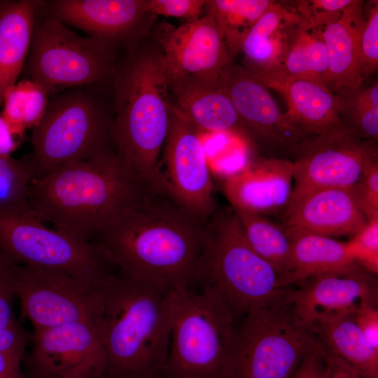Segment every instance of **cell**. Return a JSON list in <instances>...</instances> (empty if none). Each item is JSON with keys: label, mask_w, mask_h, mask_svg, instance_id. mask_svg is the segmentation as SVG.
Masks as SVG:
<instances>
[{"label": "cell", "mask_w": 378, "mask_h": 378, "mask_svg": "<svg viewBox=\"0 0 378 378\" xmlns=\"http://www.w3.org/2000/svg\"><path fill=\"white\" fill-rule=\"evenodd\" d=\"M92 242L120 276L167 292L191 287L206 244V223L169 197L148 194Z\"/></svg>", "instance_id": "cell-1"}, {"label": "cell", "mask_w": 378, "mask_h": 378, "mask_svg": "<svg viewBox=\"0 0 378 378\" xmlns=\"http://www.w3.org/2000/svg\"><path fill=\"white\" fill-rule=\"evenodd\" d=\"M111 83L116 153L148 190L165 194L160 160L173 104L162 51L127 48Z\"/></svg>", "instance_id": "cell-2"}, {"label": "cell", "mask_w": 378, "mask_h": 378, "mask_svg": "<svg viewBox=\"0 0 378 378\" xmlns=\"http://www.w3.org/2000/svg\"><path fill=\"white\" fill-rule=\"evenodd\" d=\"M150 193L115 153L69 162L34 179L28 202L38 219L90 242L120 212Z\"/></svg>", "instance_id": "cell-3"}, {"label": "cell", "mask_w": 378, "mask_h": 378, "mask_svg": "<svg viewBox=\"0 0 378 378\" xmlns=\"http://www.w3.org/2000/svg\"><path fill=\"white\" fill-rule=\"evenodd\" d=\"M169 292L113 275L102 288L93 326L106 358V377L162 375L171 331Z\"/></svg>", "instance_id": "cell-4"}, {"label": "cell", "mask_w": 378, "mask_h": 378, "mask_svg": "<svg viewBox=\"0 0 378 378\" xmlns=\"http://www.w3.org/2000/svg\"><path fill=\"white\" fill-rule=\"evenodd\" d=\"M206 231L196 281L215 287L235 317L287 298L289 279L253 250L232 209L214 214Z\"/></svg>", "instance_id": "cell-5"}, {"label": "cell", "mask_w": 378, "mask_h": 378, "mask_svg": "<svg viewBox=\"0 0 378 378\" xmlns=\"http://www.w3.org/2000/svg\"><path fill=\"white\" fill-rule=\"evenodd\" d=\"M169 346L162 376L220 378L237 326L220 292L204 286L169 291Z\"/></svg>", "instance_id": "cell-6"}, {"label": "cell", "mask_w": 378, "mask_h": 378, "mask_svg": "<svg viewBox=\"0 0 378 378\" xmlns=\"http://www.w3.org/2000/svg\"><path fill=\"white\" fill-rule=\"evenodd\" d=\"M98 86L74 87L50 96L43 117L33 128L29 158L34 179L69 162L116 153L112 149V146L115 148L113 116L98 96Z\"/></svg>", "instance_id": "cell-7"}, {"label": "cell", "mask_w": 378, "mask_h": 378, "mask_svg": "<svg viewBox=\"0 0 378 378\" xmlns=\"http://www.w3.org/2000/svg\"><path fill=\"white\" fill-rule=\"evenodd\" d=\"M318 341L287 297L244 316L220 378H290Z\"/></svg>", "instance_id": "cell-8"}, {"label": "cell", "mask_w": 378, "mask_h": 378, "mask_svg": "<svg viewBox=\"0 0 378 378\" xmlns=\"http://www.w3.org/2000/svg\"><path fill=\"white\" fill-rule=\"evenodd\" d=\"M118 63L115 50L82 36L59 20L36 13L26 79L53 95L67 89L111 83Z\"/></svg>", "instance_id": "cell-9"}, {"label": "cell", "mask_w": 378, "mask_h": 378, "mask_svg": "<svg viewBox=\"0 0 378 378\" xmlns=\"http://www.w3.org/2000/svg\"><path fill=\"white\" fill-rule=\"evenodd\" d=\"M0 251L16 264L59 270L97 287L113 275L96 244L48 228L31 213L0 209Z\"/></svg>", "instance_id": "cell-10"}, {"label": "cell", "mask_w": 378, "mask_h": 378, "mask_svg": "<svg viewBox=\"0 0 378 378\" xmlns=\"http://www.w3.org/2000/svg\"><path fill=\"white\" fill-rule=\"evenodd\" d=\"M12 281L21 319L35 330L73 323L93 326L102 307V288L59 270L13 263Z\"/></svg>", "instance_id": "cell-11"}, {"label": "cell", "mask_w": 378, "mask_h": 378, "mask_svg": "<svg viewBox=\"0 0 378 378\" xmlns=\"http://www.w3.org/2000/svg\"><path fill=\"white\" fill-rule=\"evenodd\" d=\"M163 149L166 195L206 223L215 210L206 151L200 132L174 104Z\"/></svg>", "instance_id": "cell-12"}, {"label": "cell", "mask_w": 378, "mask_h": 378, "mask_svg": "<svg viewBox=\"0 0 378 378\" xmlns=\"http://www.w3.org/2000/svg\"><path fill=\"white\" fill-rule=\"evenodd\" d=\"M376 142L358 139L344 125L309 137L293 164L291 194L329 188H351L366 163L377 155Z\"/></svg>", "instance_id": "cell-13"}, {"label": "cell", "mask_w": 378, "mask_h": 378, "mask_svg": "<svg viewBox=\"0 0 378 378\" xmlns=\"http://www.w3.org/2000/svg\"><path fill=\"white\" fill-rule=\"evenodd\" d=\"M220 85L231 100L253 147L296 153L309 138L281 112L267 86L241 65L232 62Z\"/></svg>", "instance_id": "cell-14"}, {"label": "cell", "mask_w": 378, "mask_h": 378, "mask_svg": "<svg viewBox=\"0 0 378 378\" xmlns=\"http://www.w3.org/2000/svg\"><path fill=\"white\" fill-rule=\"evenodd\" d=\"M37 13L80 29L113 50L138 43L154 16L146 0H41Z\"/></svg>", "instance_id": "cell-15"}, {"label": "cell", "mask_w": 378, "mask_h": 378, "mask_svg": "<svg viewBox=\"0 0 378 378\" xmlns=\"http://www.w3.org/2000/svg\"><path fill=\"white\" fill-rule=\"evenodd\" d=\"M27 358L29 375L63 378H104L106 358L91 324L73 323L35 330Z\"/></svg>", "instance_id": "cell-16"}, {"label": "cell", "mask_w": 378, "mask_h": 378, "mask_svg": "<svg viewBox=\"0 0 378 378\" xmlns=\"http://www.w3.org/2000/svg\"><path fill=\"white\" fill-rule=\"evenodd\" d=\"M161 45L169 83L189 80L220 85L234 60L217 24L206 13L166 33Z\"/></svg>", "instance_id": "cell-17"}, {"label": "cell", "mask_w": 378, "mask_h": 378, "mask_svg": "<svg viewBox=\"0 0 378 378\" xmlns=\"http://www.w3.org/2000/svg\"><path fill=\"white\" fill-rule=\"evenodd\" d=\"M375 276L354 262L305 279L291 288L288 300L299 318L310 327L326 317L354 312L363 304L377 305Z\"/></svg>", "instance_id": "cell-18"}, {"label": "cell", "mask_w": 378, "mask_h": 378, "mask_svg": "<svg viewBox=\"0 0 378 378\" xmlns=\"http://www.w3.org/2000/svg\"><path fill=\"white\" fill-rule=\"evenodd\" d=\"M281 225L288 234L352 237L368 223L351 188L291 194Z\"/></svg>", "instance_id": "cell-19"}, {"label": "cell", "mask_w": 378, "mask_h": 378, "mask_svg": "<svg viewBox=\"0 0 378 378\" xmlns=\"http://www.w3.org/2000/svg\"><path fill=\"white\" fill-rule=\"evenodd\" d=\"M293 179L291 161L258 157L229 173L223 188L232 208L263 215L286 208Z\"/></svg>", "instance_id": "cell-20"}, {"label": "cell", "mask_w": 378, "mask_h": 378, "mask_svg": "<svg viewBox=\"0 0 378 378\" xmlns=\"http://www.w3.org/2000/svg\"><path fill=\"white\" fill-rule=\"evenodd\" d=\"M365 1L354 0L340 15L321 27L328 55L326 88L344 99L363 83L358 64V39Z\"/></svg>", "instance_id": "cell-21"}, {"label": "cell", "mask_w": 378, "mask_h": 378, "mask_svg": "<svg viewBox=\"0 0 378 378\" xmlns=\"http://www.w3.org/2000/svg\"><path fill=\"white\" fill-rule=\"evenodd\" d=\"M301 20L292 3L273 1L243 42L241 66L258 78L281 74L291 36Z\"/></svg>", "instance_id": "cell-22"}, {"label": "cell", "mask_w": 378, "mask_h": 378, "mask_svg": "<svg viewBox=\"0 0 378 378\" xmlns=\"http://www.w3.org/2000/svg\"><path fill=\"white\" fill-rule=\"evenodd\" d=\"M258 79L282 96L288 108L285 114L306 136L321 135L342 125L338 101L323 85L280 74Z\"/></svg>", "instance_id": "cell-23"}, {"label": "cell", "mask_w": 378, "mask_h": 378, "mask_svg": "<svg viewBox=\"0 0 378 378\" xmlns=\"http://www.w3.org/2000/svg\"><path fill=\"white\" fill-rule=\"evenodd\" d=\"M183 116L199 131L230 134L252 148L251 139L221 85L189 80L169 83Z\"/></svg>", "instance_id": "cell-24"}, {"label": "cell", "mask_w": 378, "mask_h": 378, "mask_svg": "<svg viewBox=\"0 0 378 378\" xmlns=\"http://www.w3.org/2000/svg\"><path fill=\"white\" fill-rule=\"evenodd\" d=\"M41 0L0 1V106L17 83L32 41Z\"/></svg>", "instance_id": "cell-25"}, {"label": "cell", "mask_w": 378, "mask_h": 378, "mask_svg": "<svg viewBox=\"0 0 378 378\" xmlns=\"http://www.w3.org/2000/svg\"><path fill=\"white\" fill-rule=\"evenodd\" d=\"M354 312L322 318L310 328L332 354L351 366L361 378H378V351L365 340Z\"/></svg>", "instance_id": "cell-26"}, {"label": "cell", "mask_w": 378, "mask_h": 378, "mask_svg": "<svg viewBox=\"0 0 378 378\" xmlns=\"http://www.w3.org/2000/svg\"><path fill=\"white\" fill-rule=\"evenodd\" d=\"M288 234L291 240L293 286L309 277L338 271L355 262L346 242L314 234Z\"/></svg>", "instance_id": "cell-27"}, {"label": "cell", "mask_w": 378, "mask_h": 378, "mask_svg": "<svg viewBox=\"0 0 378 378\" xmlns=\"http://www.w3.org/2000/svg\"><path fill=\"white\" fill-rule=\"evenodd\" d=\"M327 71L328 55L321 29L302 18L291 36L280 75L309 79L325 86Z\"/></svg>", "instance_id": "cell-28"}, {"label": "cell", "mask_w": 378, "mask_h": 378, "mask_svg": "<svg viewBox=\"0 0 378 378\" xmlns=\"http://www.w3.org/2000/svg\"><path fill=\"white\" fill-rule=\"evenodd\" d=\"M232 209L253 250L285 274L293 286L291 240L282 225L270 221L259 214L239 208Z\"/></svg>", "instance_id": "cell-29"}, {"label": "cell", "mask_w": 378, "mask_h": 378, "mask_svg": "<svg viewBox=\"0 0 378 378\" xmlns=\"http://www.w3.org/2000/svg\"><path fill=\"white\" fill-rule=\"evenodd\" d=\"M271 0H209L205 7L217 24L233 59L241 52L244 39L270 7Z\"/></svg>", "instance_id": "cell-30"}, {"label": "cell", "mask_w": 378, "mask_h": 378, "mask_svg": "<svg viewBox=\"0 0 378 378\" xmlns=\"http://www.w3.org/2000/svg\"><path fill=\"white\" fill-rule=\"evenodd\" d=\"M48 99V94L39 85L27 79L6 90L1 115L15 137L22 136L26 128H34L38 123Z\"/></svg>", "instance_id": "cell-31"}, {"label": "cell", "mask_w": 378, "mask_h": 378, "mask_svg": "<svg viewBox=\"0 0 378 378\" xmlns=\"http://www.w3.org/2000/svg\"><path fill=\"white\" fill-rule=\"evenodd\" d=\"M344 126L358 139H378V83L363 85L349 97L337 100Z\"/></svg>", "instance_id": "cell-32"}, {"label": "cell", "mask_w": 378, "mask_h": 378, "mask_svg": "<svg viewBox=\"0 0 378 378\" xmlns=\"http://www.w3.org/2000/svg\"><path fill=\"white\" fill-rule=\"evenodd\" d=\"M34 178L29 158L0 155V209L33 214L28 196Z\"/></svg>", "instance_id": "cell-33"}, {"label": "cell", "mask_w": 378, "mask_h": 378, "mask_svg": "<svg viewBox=\"0 0 378 378\" xmlns=\"http://www.w3.org/2000/svg\"><path fill=\"white\" fill-rule=\"evenodd\" d=\"M13 263L9 262L0 268V351L22 360L30 337L13 316V300L15 295L11 275Z\"/></svg>", "instance_id": "cell-34"}, {"label": "cell", "mask_w": 378, "mask_h": 378, "mask_svg": "<svg viewBox=\"0 0 378 378\" xmlns=\"http://www.w3.org/2000/svg\"><path fill=\"white\" fill-rule=\"evenodd\" d=\"M363 22L358 39V64L364 81L378 69V1L364 3Z\"/></svg>", "instance_id": "cell-35"}, {"label": "cell", "mask_w": 378, "mask_h": 378, "mask_svg": "<svg viewBox=\"0 0 378 378\" xmlns=\"http://www.w3.org/2000/svg\"><path fill=\"white\" fill-rule=\"evenodd\" d=\"M354 261L368 272L378 273V219L367 225L346 242Z\"/></svg>", "instance_id": "cell-36"}, {"label": "cell", "mask_w": 378, "mask_h": 378, "mask_svg": "<svg viewBox=\"0 0 378 378\" xmlns=\"http://www.w3.org/2000/svg\"><path fill=\"white\" fill-rule=\"evenodd\" d=\"M351 188L368 221L378 219L377 155L366 163L358 181Z\"/></svg>", "instance_id": "cell-37"}, {"label": "cell", "mask_w": 378, "mask_h": 378, "mask_svg": "<svg viewBox=\"0 0 378 378\" xmlns=\"http://www.w3.org/2000/svg\"><path fill=\"white\" fill-rule=\"evenodd\" d=\"M353 1L354 0H300L291 3L305 22L321 28L340 15Z\"/></svg>", "instance_id": "cell-38"}, {"label": "cell", "mask_w": 378, "mask_h": 378, "mask_svg": "<svg viewBox=\"0 0 378 378\" xmlns=\"http://www.w3.org/2000/svg\"><path fill=\"white\" fill-rule=\"evenodd\" d=\"M205 0H146L148 11L153 15L183 18L186 22L202 18Z\"/></svg>", "instance_id": "cell-39"}, {"label": "cell", "mask_w": 378, "mask_h": 378, "mask_svg": "<svg viewBox=\"0 0 378 378\" xmlns=\"http://www.w3.org/2000/svg\"><path fill=\"white\" fill-rule=\"evenodd\" d=\"M298 378H331L326 347L319 340L296 371Z\"/></svg>", "instance_id": "cell-40"}, {"label": "cell", "mask_w": 378, "mask_h": 378, "mask_svg": "<svg viewBox=\"0 0 378 378\" xmlns=\"http://www.w3.org/2000/svg\"><path fill=\"white\" fill-rule=\"evenodd\" d=\"M354 318L368 344L378 351L377 305L361 304L354 312Z\"/></svg>", "instance_id": "cell-41"}, {"label": "cell", "mask_w": 378, "mask_h": 378, "mask_svg": "<svg viewBox=\"0 0 378 378\" xmlns=\"http://www.w3.org/2000/svg\"><path fill=\"white\" fill-rule=\"evenodd\" d=\"M326 349L331 378H361L351 366Z\"/></svg>", "instance_id": "cell-42"}, {"label": "cell", "mask_w": 378, "mask_h": 378, "mask_svg": "<svg viewBox=\"0 0 378 378\" xmlns=\"http://www.w3.org/2000/svg\"><path fill=\"white\" fill-rule=\"evenodd\" d=\"M21 361L0 351V378H28L22 371Z\"/></svg>", "instance_id": "cell-43"}, {"label": "cell", "mask_w": 378, "mask_h": 378, "mask_svg": "<svg viewBox=\"0 0 378 378\" xmlns=\"http://www.w3.org/2000/svg\"><path fill=\"white\" fill-rule=\"evenodd\" d=\"M16 147L15 136L0 113V155L10 156V153L15 150Z\"/></svg>", "instance_id": "cell-44"}, {"label": "cell", "mask_w": 378, "mask_h": 378, "mask_svg": "<svg viewBox=\"0 0 378 378\" xmlns=\"http://www.w3.org/2000/svg\"><path fill=\"white\" fill-rule=\"evenodd\" d=\"M9 261V258L0 251V268Z\"/></svg>", "instance_id": "cell-45"}, {"label": "cell", "mask_w": 378, "mask_h": 378, "mask_svg": "<svg viewBox=\"0 0 378 378\" xmlns=\"http://www.w3.org/2000/svg\"><path fill=\"white\" fill-rule=\"evenodd\" d=\"M27 377L28 378H63L60 377L51 376V375H38V376L29 375ZM104 378H113V377H105Z\"/></svg>", "instance_id": "cell-46"}, {"label": "cell", "mask_w": 378, "mask_h": 378, "mask_svg": "<svg viewBox=\"0 0 378 378\" xmlns=\"http://www.w3.org/2000/svg\"><path fill=\"white\" fill-rule=\"evenodd\" d=\"M156 378H172V377H164V376H160V377H156Z\"/></svg>", "instance_id": "cell-47"}, {"label": "cell", "mask_w": 378, "mask_h": 378, "mask_svg": "<svg viewBox=\"0 0 378 378\" xmlns=\"http://www.w3.org/2000/svg\"><path fill=\"white\" fill-rule=\"evenodd\" d=\"M290 378H298L297 376L295 375V374L294 373L293 374V376L290 377Z\"/></svg>", "instance_id": "cell-48"}]
</instances>
